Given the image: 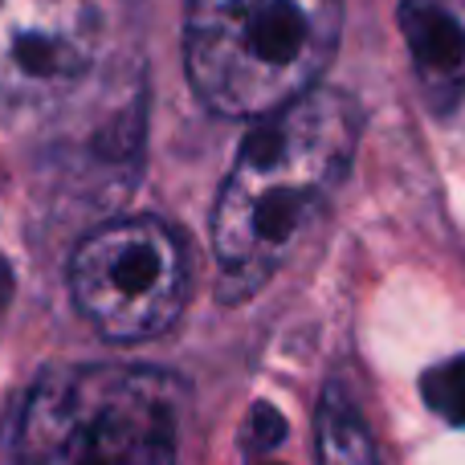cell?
Listing matches in <instances>:
<instances>
[{"label":"cell","instance_id":"cell-6","mask_svg":"<svg viewBox=\"0 0 465 465\" xmlns=\"http://www.w3.org/2000/svg\"><path fill=\"white\" fill-rule=\"evenodd\" d=\"M396 16L420 94L433 111L458 106L465 98V0H401Z\"/></svg>","mask_w":465,"mask_h":465},{"label":"cell","instance_id":"cell-7","mask_svg":"<svg viewBox=\"0 0 465 465\" xmlns=\"http://www.w3.org/2000/svg\"><path fill=\"white\" fill-rule=\"evenodd\" d=\"M319 465H376L371 429L339 388H327L319 404Z\"/></svg>","mask_w":465,"mask_h":465},{"label":"cell","instance_id":"cell-1","mask_svg":"<svg viewBox=\"0 0 465 465\" xmlns=\"http://www.w3.org/2000/svg\"><path fill=\"white\" fill-rule=\"evenodd\" d=\"M360 143V111L339 90H311L265 114L241 143L213 209L217 294L245 302L282 270L343 184Z\"/></svg>","mask_w":465,"mask_h":465},{"label":"cell","instance_id":"cell-9","mask_svg":"<svg viewBox=\"0 0 465 465\" xmlns=\"http://www.w3.org/2000/svg\"><path fill=\"white\" fill-rule=\"evenodd\" d=\"M245 437L257 453H265V450H273V445H282V437H286V420H282L278 409L257 404V409L249 412V433Z\"/></svg>","mask_w":465,"mask_h":465},{"label":"cell","instance_id":"cell-3","mask_svg":"<svg viewBox=\"0 0 465 465\" xmlns=\"http://www.w3.org/2000/svg\"><path fill=\"white\" fill-rule=\"evenodd\" d=\"M176 396L155 371L54 368L29 392L16 465H176Z\"/></svg>","mask_w":465,"mask_h":465},{"label":"cell","instance_id":"cell-5","mask_svg":"<svg viewBox=\"0 0 465 465\" xmlns=\"http://www.w3.org/2000/svg\"><path fill=\"white\" fill-rule=\"evenodd\" d=\"M94 0H0V103H57L98 57Z\"/></svg>","mask_w":465,"mask_h":465},{"label":"cell","instance_id":"cell-8","mask_svg":"<svg viewBox=\"0 0 465 465\" xmlns=\"http://www.w3.org/2000/svg\"><path fill=\"white\" fill-rule=\"evenodd\" d=\"M420 388H425V401L437 417L465 429V355L437 363V368L420 380Z\"/></svg>","mask_w":465,"mask_h":465},{"label":"cell","instance_id":"cell-4","mask_svg":"<svg viewBox=\"0 0 465 465\" xmlns=\"http://www.w3.org/2000/svg\"><path fill=\"white\" fill-rule=\"evenodd\" d=\"M70 294L78 311L114 343L152 339L184 311V249L176 232L155 217L106 221L74 249Z\"/></svg>","mask_w":465,"mask_h":465},{"label":"cell","instance_id":"cell-2","mask_svg":"<svg viewBox=\"0 0 465 465\" xmlns=\"http://www.w3.org/2000/svg\"><path fill=\"white\" fill-rule=\"evenodd\" d=\"M339 25V0H188V82L217 114L265 119L319 90Z\"/></svg>","mask_w":465,"mask_h":465}]
</instances>
